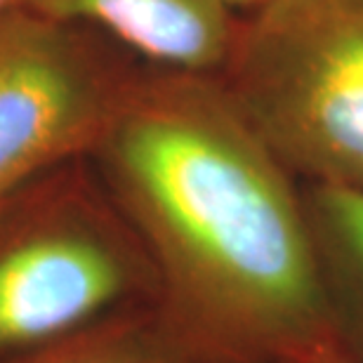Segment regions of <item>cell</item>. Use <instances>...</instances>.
<instances>
[{"instance_id":"1","label":"cell","mask_w":363,"mask_h":363,"mask_svg":"<svg viewBox=\"0 0 363 363\" xmlns=\"http://www.w3.org/2000/svg\"><path fill=\"white\" fill-rule=\"evenodd\" d=\"M90 161L154 262L158 307L210 359L337 345L304 184L217 74L142 64Z\"/></svg>"},{"instance_id":"2","label":"cell","mask_w":363,"mask_h":363,"mask_svg":"<svg viewBox=\"0 0 363 363\" xmlns=\"http://www.w3.org/2000/svg\"><path fill=\"white\" fill-rule=\"evenodd\" d=\"M151 302L154 262L90 158L0 206V361Z\"/></svg>"},{"instance_id":"3","label":"cell","mask_w":363,"mask_h":363,"mask_svg":"<svg viewBox=\"0 0 363 363\" xmlns=\"http://www.w3.org/2000/svg\"><path fill=\"white\" fill-rule=\"evenodd\" d=\"M220 81L302 184L363 194V0L238 12Z\"/></svg>"},{"instance_id":"4","label":"cell","mask_w":363,"mask_h":363,"mask_svg":"<svg viewBox=\"0 0 363 363\" xmlns=\"http://www.w3.org/2000/svg\"><path fill=\"white\" fill-rule=\"evenodd\" d=\"M142 64L88 26L0 12V201L90 158Z\"/></svg>"},{"instance_id":"5","label":"cell","mask_w":363,"mask_h":363,"mask_svg":"<svg viewBox=\"0 0 363 363\" xmlns=\"http://www.w3.org/2000/svg\"><path fill=\"white\" fill-rule=\"evenodd\" d=\"M45 17L88 26L149 67L220 74L238 12L227 0H19Z\"/></svg>"},{"instance_id":"6","label":"cell","mask_w":363,"mask_h":363,"mask_svg":"<svg viewBox=\"0 0 363 363\" xmlns=\"http://www.w3.org/2000/svg\"><path fill=\"white\" fill-rule=\"evenodd\" d=\"M333 335L363 361V194L304 184Z\"/></svg>"},{"instance_id":"7","label":"cell","mask_w":363,"mask_h":363,"mask_svg":"<svg viewBox=\"0 0 363 363\" xmlns=\"http://www.w3.org/2000/svg\"><path fill=\"white\" fill-rule=\"evenodd\" d=\"M0 363H217L182 333L158 302L118 311Z\"/></svg>"},{"instance_id":"8","label":"cell","mask_w":363,"mask_h":363,"mask_svg":"<svg viewBox=\"0 0 363 363\" xmlns=\"http://www.w3.org/2000/svg\"><path fill=\"white\" fill-rule=\"evenodd\" d=\"M283 363H363V361L350 357V354L340 350L337 345H330V347H323V350L302 354V357H295Z\"/></svg>"},{"instance_id":"9","label":"cell","mask_w":363,"mask_h":363,"mask_svg":"<svg viewBox=\"0 0 363 363\" xmlns=\"http://www.w3.org/2000/svg\"><path fill=\"white\" fill-rule=\"evenodd\" d=\"M227 3L234 7L236 12H245V10H250V7H255L259 5L262 0H227Z\"/></svg>"},{"instance_id":"10","label":"cell","mask_w":363,"mask_h":363,"mask_svg":"<svg viewBox=\"0 0 363 363\" xmlns=\"http://www.w3.org/2000/svg\"><path fill=\"white\" fill-rule=\"evenodd\" d=\"M19 0H0V12L7 10V7H12V5H17Z\"/></svg>"},{"instance_id":"11","label":"cell","mask_w":363,"mask_h":363,"mask_svg":"<svg viewBox=\"0 0 363 363\" xmlns=\"http://www.w3.org/2000/svg\"><path fill=\"white\" fill-rule=\"evenodd\" d=\"M3 203H5V199H3V201H0V206H3Z\"/></svg>"}]
</instances>
